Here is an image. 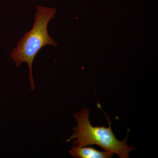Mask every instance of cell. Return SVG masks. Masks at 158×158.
I'll use <instances>...</instances> for the list:
<instances>
[{
	"instance_id": "cell-2",
	"label": "cell",
	"mask_w": 158,
	"mask_h": 158,
	"mask_svg": "<svg viewBox=\"0 0 158 158\" xmlns=\"http://www.w3.org/2000/svg\"><path fill=\"white\" fill-rule=\"evenodd\" d=\"M90 112V110L85 108L74 115L78 126L73 128V134L67 140V142L74 139L73 143L74 145L84 147L97 145L105 151L116 154L120 158H129V153L136 148L127 144L128 135L123 141H118L111 128L109 116L105 113L109 127L93 126L89 119Z\"/></svg>"
},
{
	"instance_id": "cell-3",
	"label": "cell",
	"mask_w": 158,
	"mask_h": 158,
	"mask_svg": "<svg viewBox=\"0 0 158 158\" xmlns=\"http://www.w3.org/2000/svg\"><path fill=\"white\" fill-rule=\"evenodd\" d=\"M72 156L76 158H110L113 153L97 150L92 147H81L74 145L69 150Z\"/></svg>"
},
{
	"instance_id": "cell-1",
	"label": "cell",
	"mask_w": 158,
	"mask_h": 158,
	"mask_svg": "<svg viewBox=\"0 0 158 158\" xmlns=\"http://www.w3.org/2000/svg\"><path fill=\"white\" fill-rule=\"evenodd\" d=\"M57 10L55 8L37 6L34 15V22L30 31L26 32L18 43L16 48L11 54V59L18 67L26 62L28 65L31 90H35L32 65L34 58L38 52L46 45L56 47L58 44L49 35L48 27L50 21L55 17Z\"/></svg>"
}]
</instances>
